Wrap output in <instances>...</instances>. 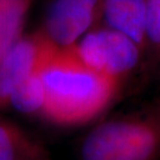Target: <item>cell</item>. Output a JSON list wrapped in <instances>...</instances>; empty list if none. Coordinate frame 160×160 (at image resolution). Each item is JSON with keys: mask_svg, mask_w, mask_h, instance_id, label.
I'll return each instance as SVG.
<instances>
[{"mask_svg": "<svg viewBox=\"0 0 160 160\" xmlns=\"http://www.w3.org/2000/svg\"><path fill=\"white\" fill-rule=\"evenodd\" d=\"M39 75L45 94L42 118L67 127L98 118L114 101L121 83L87 65L72 46H52L40 64Z\"/></svg>", "mask_w": 160, "mask_h": 160, "instance_id": "1", "label": "cell"}, {"mask_svg": "<svg viewBox=\"0 0 160 160\" xmlns=\"http://www.w3.org/2000/svg\"><path fill=\"white\" fill-rule=\"evenodd\" d=\"M160 153V122L123 118L96 126L83 140L82 160H155Z\"/></svg>", "mask_w": 160, "mask_h": 160, "instance_id": "2", "label": "cell"}, {"mask_svg": "<svg viewBox=\"0 0 160 160\" xmlns=\"http://www.w3.org/2000/svg\"><path fill=\"white\" fill-rule=\"evenodd\" d=\"M72 49L87 65L119 80L135 69L142 51L126 34L106 25L88 31Z\"/></svg>", "mask_w": 160, "mask_h": 160, "instance_id": "3", "label": "cell"}, {"mask_svg": "<svg viewBox=\"0 0 160 160\" xmlns=\"http://www.w3.org/2000/svg\"><path fill=\"white\" fill-rule=\"evenodd\" d=\"M101 19L102 0H52L39 31L53 45L69 48Z\"/></svg>", "mask_w": 160, "mask_h": 160, "instance_id": "4", "label": "cell"}, {"mask_svg": "<svg viewBox=\"0 0 160 160\" xmlns=\"http://www.w3.org/2000/svg\"><path fill=\"white\" fill-rule=\"evenodd\" d=\"M53 46L40 31L22 36L0 61V109L8 107L12 92L36 74Z\"/></svg>", "mask_w": 160, "mask_h": 160, "instance_id": "5", "label": "cell"}, {"mask_svg": "<svg viewBox=\"0 0 160 160\" xmlns=\"http://www.w3.org/2000/svg\"><path fill=\"white\" fill-rule=\"evenodd\" d=\"M106 26L126 34L141 49L147 45V1L102 0Z\"/></svg>", "mask_w": 160, "mask_h": 160, "instance_id": "6", "label": "cell"}, {"mask_svg": "<svg viewBox=\"0 0 160 160\" xmlns=\"http://www.w3.org/2000/svg\"><path fill=\"white\" fill-rule=\"evenodd\" d=\"M33 0H0V61L23 36Z\"/></svg>", "mask_w": 160, "mask_h": 160, "instance_id": "7", "label": "cell"}, {"mask_svg": "<svg viewBox=\"0 0 160 160\" xmlns=\"http://www.w3.org/2000/svg\"><path fill=\"white\" fill-rule=\"evenodd\" d=\"M40 157L39 147L20 128L0 120V160H34Z\"/></svg>", "mask_w": 160, "mask_h": 160, "instance_id": "8", "label": "cell"}, {"mask_svg": "<svg viewBox=\"0 0 160 160\" xmlns=\"http://www.w3.org/2000/svg\"><path fill=\"white\" fill-rule=\"evenodd\" d=\"M44 100V87L38 70L12 92L8 106L23 114L42 116Z\"/></svg>", "mask_w": 160, "mask_h": 160, "instance_id": "9", "label": "cell"}, {"mask_svg": "<svg viewBox=\"0 0 160 160\" xmlns=\"http://www.w3.org/2000/svg\"><path fill=\"white\" fill-rule=\"evenodd\" d=\"M147 1V43L160 49V0Z\"/></svg>", "mask_w": 160, "mask_h": 160, "instance_id": "10", "label": "cell"}, {"mask_svg": "<svg viewBox=\"0 0 160 160\" xmlns=\"http://www.w3.org/2000/svg\"><path fill=\"white\" fill-rule=\"evenodd\" d=\"M34 160H43V157H40V158H38V159H34Z\"/></svg>", "mask_w": 160, "mask_h": 160, "instance_id": "11", "label": "cell"}]
</instances>
